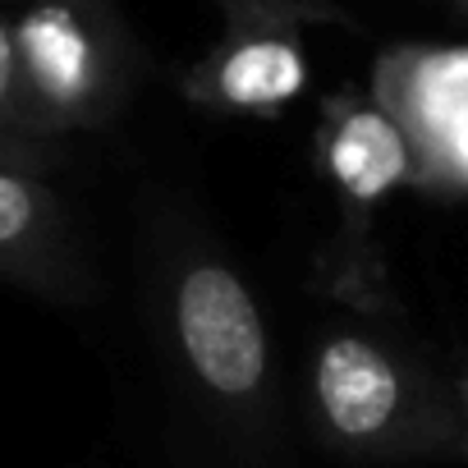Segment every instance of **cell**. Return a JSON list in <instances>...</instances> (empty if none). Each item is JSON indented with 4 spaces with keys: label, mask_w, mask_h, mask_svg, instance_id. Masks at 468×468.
Segmentation results:
<instances>
[{
    "label": "cell",
    "mask_w": 468,
    "mask_h": 468,
    "mask_svg": "<svg viewBox=\"0 0 468 468\" xmlns=\"http://www.w3.org/2000/svg\"><path fill=\"white\" fill-rule=\"evenodd\" d=\"M10 28L51 138L106 129L129 106L138 51L111 0H28Z\"/></svg>",
    "instance_id": "1"
},
{
    "label": "cell",
    "mask_w": 468,
    "mask_h": 468,
    "mask_svg": "<svg viewBox=\"0 0 468 468\" xmlns=\"http://www.w3.org/2000/svg\"><path fill=\"white\" fill-rule=\"evenodd\" d=\"M165 322L188 381L220 409L258 413L271 395V345L253 285L216 249H175Z\"/></svg>",
    "instance_id": "2"
},
{
    "label": "cell",
    "mask_w": 468,
    "mask_h": 468,
    "mask_svg": "<svg viewBox=\"0 0 468 468\" xmlns=\"http://www.w3.org/2000/svg\"><path fill=\"white\" fill-rule=\"evenodd\" d=\"M322 170L331 175L340 211V229L322 253V285L367 313H381L390 290L377 249V211L399 184H409L404 133L377 101L345 97L322 120Z\"/></svg>",
    "instance_id": "3"
},
{
    "label": "cell",
    "mask_w": 468,
    "mask_h": 468,
    "mask_svg": "<svg viewBox=\"0 0 468 468\" xmlns=\"http://www.w3.org/2000/svg\"><path fill=\"white\" fill-rule=\"evenodd\" d=\"M220 33L184 74V97L211 115H276L308 83L303 28L349 24L331 0H211Z\"/></svg>",
    "instance_id": "4"
},
{
    "label": "cell",
    "mask_w": 468,
    "mask_h": 468,
    "mask_svg": "<svg viewBox=\"0 0 468 468\" xmlns=\"http://www.w3.org/2000/svg\"><path fill=\"white\" fill-rule=\"evenodd\" d=\"M313 404L322 427L349 450L422 445L445 427L427 381L381 335L354 326L317 340Z\"/></svg>",
    "instance_id": "5"
},
{
    "label": "cell",
    "mask_w": 468,
    "mask_h": 468,
    "mask_svg": "<svg viewBox=\"0 0 468 468\" xmlns=\"http://www.w3.org/2000/svg\"><path fill=\"white\" fill-rule=\"evenodd\" d=\"M372 101L409 147V184L468 193V47H395L377 60Z\"/></svg>",
    "instance_id": "6"
},
{
    "label": "cell",
    "mask_w": 468,
    "mask_h": 468,
    "mask_svg": "<svg viewBox=\"0 0 468 468\" xmlns=\"http://www.w3.org/2000/svg\"><path fill=\"white\" fill-rule=\"evenodd\" d=\"M0 276L51 299H83L88 276L69 220L42 175L0 165Z\"/></svg>",
    "instance_id": "7"
},
{
    "label": "cell",
    "mask_w": 468,
    "mask_h": 468,
    "mask_svg": "<svg viewBox=\"0 0 468 468\" xmlns=\"http://www.w3.org/2000/svg\"><path fill=\"white\" fill-rule=\"evenodd\" d=\"M0 133H19V138H47V120L28 92V79H24V65H19V47H15V28H10V15H0Z\"/></svg>",
    "instance_id": "8"
},
{
    "label": "cell",
    "mask_w": 468,
    "mask_h": 468,
    "mask_svg": "<svg viewBox=\"0 0 468 468\" xmlns=\"http://www.w3.org/2000/svg\"><path fill=\"white\" fill-rule=\"evenodd\" d=\"M60 161V147L47 138H19V133H0V165H15L28 175H47Z\"/></svg>",
    "instance_id": "9"
},
{
    "label": "cell",
    "mask_w": 468,
    "mask_h": 468,
    "mask_svg": "<svg viewBox=\"0 0 468 468\" xmlns=\"http://www.w3.org/2000/svg\"><path fill=\"white\" fill-rule=\"evenodd\" d=\"M450 5H459V10H463V15H468V0H450Z\"/></svg>",
    "instance_id": "10"
}]
</instances>
